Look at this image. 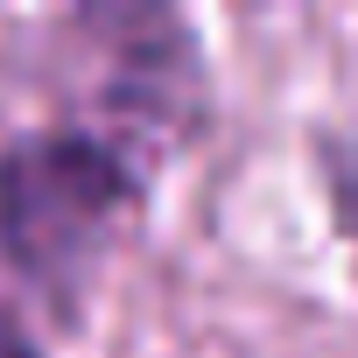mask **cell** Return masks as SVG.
I'll return each mask as SVG.
<instances>
[{"mask_svg": "<svg viewBox=\"0 0 358 358\" xmlns=\"http://www.w3.org/2000/svg\"><path fill=\"white\" fill-rule=\"evenodd\" d=\"M141 204L148 176L92 127H29L0 141V260L57 302V316H78Z\"/></svg>", "mask_w": 358, "mask_h": 358, "instance_id": "6da1fadb", "label": "cell"}, {"mask_svg": "<svg viewBox=\"0 0 358 358\" xmlns=\"http://www.w3.org/2000/svg\"><path fill=\"white\" fill-rule=\"evenodd\" d=\"M78 29L113 57L106 85V141L120 155L134 148H169L204 120V64L183 29V15L169 8H92Z\"/></svg>", "mask_w": 358, "mask_h": 358, "instance_id": "7a4b0ae2", "label": "cell"}, {"mask_svg": "<svg viewBox=\"0 0 358 358\" xmlns=\"http://www.w3.org/2000/svg\"><path fill=\"white\" fill-rule=\"evenodd\" d=\"M316 169H323V197H330V218L358 260V134H316Z\"/></svg>", "mask_w": 358, "mask_h": 358, "instance_id": "3957f363", "label": "cell"}, {"mask_svg": "<svg viewBox=\"0 0 358 358\" xmlns=\"http://www.w3.org/2000/svg\"><path fill=\"white\" fill-rule=\"evenodd\" d=\"M0 358H43V344H36V337H29L8 309H0Z\"/></svg>", "mask_w": 358, "mask_h": 358, "instance_id": "277c9868", "label": "cell"}]
</instances>
